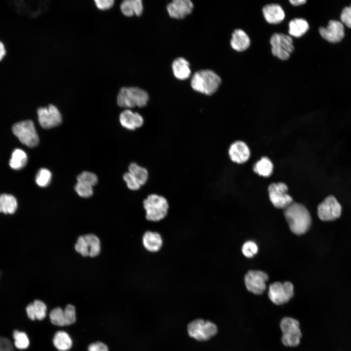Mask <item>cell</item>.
I'll return each mask as SVG.
<instances>
[{
  "label": "cell",
  "instance_id": "1",
  "mask_svg": "<svg viewBox=\"0 0 351 351\" xmlns=\"http://www.w3.org/2000/svg\"><path fill=\"white\" fill-rule=\"evenodd\" d=\"M284 216L291 231L296 235L305 234L312 225L308 210L303 205L292 202L284 210Z\"/></svg>",
  "mask_w": 351,
  "mask_h": 351
},
{
  "label": "cell",
  "instance_id": "2",
  "mask_svg": "<svg viewBox=\"0 0 351 351\" xmlns=\"http://www.w3.org/2000/svg\"><path fill=\"white\" fill-rule=\"evenodd\" d=\"M145 211V218L150 222H157L164 219L168 214L169 204L164 196L151 194L142 201Z\"/></svg>",
  "mask_w": 351,
  "mask_h": 351
},
{
  "label": "cell",
  "instance_id": "3",
  "mask_svg": "<svg viewBox=\"0 0 351 351\" xmlns=\"http://www.w3.org/2000/svg\"><path fill=\"white\" fill-rule=\"evenodd\" d=\"M221 82L220 78L214 72L211 70H202L194 74L191 85L194 90L211 95L217 91Z\"/></svg>",
  "mask_w": 351,
  "mask_h": 351
},
{
  "label": "cell",
  "instance_id": "4",
  "mask_svg": "<svg viewBox=\"0 0 351 351\" xmlns=\"http://www.w3.org/2000/svg\"><path fill=\"white\" fill-rule=\"evenodd\" d=\"M149 100L148 93L136 87H124L119 90L117 97L118 105L123 108L143 107Z\"/></svg>",
  "mask_w": 351,
  "mask_h": 351
},
{
  "label": "cell",
  "instance_id": "5",
  "mask_svg": "<svg viewBox=\"0 0 351 351\" xmlns=\"http://www.w3.org/2000/svg\"><path fill=\"white\" fill-rule=\"evenodd\" d=\"M283 335L281 341L283 345L288 347H296L300 342L302 336L298 321L292 317L283 318L280 324Z\"/></svg>",
  "mask_w": 351,
  "mask_h": 351
},
{
  "label": "cell",
  "instance_id": "6",
  "mask_svg": "<svg viewBox=\"0 0 351 351\" xmlns=\"http://www.w3.org/2000/svg\"><path fill=\"white\" fill-rule=\"evenodd\" d=\"M12 131L23 144L29 147H35L39 144V136L32 120H27L15 124Z\"/></svg>",
  "mask_w": 351,
  "mask_h": 351
},
{
  "label": "cell",
  "instance_id": "7",
  "mask_svg": "<svg viewBox=\"0 0 351 351\" xmlns=\"http://www.w3.org/2000/svg\"><path fill=\"white\" fill-rule=\"evenodd\" d=\"M272 52L273 56L281 60H287L294 50L292 38L282 33L273 35L270 39Z\"/></svg>",
  "mask_w": 351,
  "mask_h": 351
},
{
  "label": "cell",
  "instance_id": "8",
  "mask_svg": "<svg viewBox=\"0 0 351 351\" xmlns=\"http://www.w3.org/2000/svg\"><path fill=\"white\" fill-rule=\"evenodd\" d=\"M216 326L209 321L196 319L188 325L189 335L198 341L210 339L217 333Z\"/></svg>",
  "mask_w": 351,
  "mask_h": 351
},
{
  "label": "cell",
  "instance_id": "9",
  "mask_svg": "<svg viewBox=\"0 0 351 351\" xmlns=\"http://www.w3.org/2000/svg\"><path fill=\"white\" fill-rule=\"evenodd\" d=\"M294 294L292 284L289 281L283 283L275 282L271 284L269 288L268 296L274 304L280 305L289 302Z\"/></svg>",
  "mask_w": 351,
  "mask_h": 351
},
{
  "label": "cell",
  "instance_id": "10",
  "mask_svg": "<svg viewBox=\"0 0 351 351\" xmlns=\"http://www.w3.org/2000/svg\"><path fill=\"white\" fill-rule=\"evenodd\" d=\"M342 214V206L332 195L327 196L317 206L318 217L324 221H331L339 218Z\"/></svg>",
  "mask_w": 351,
  "mask_h": 351
},
{
  "label": "cell",
  "instance_id": "11",
  "mask_svg": "<svg viewBox=\"0 0 351 351\" xmlns=\"http://www.w3.org/2000/svg\"><path fill=\"white\" fill-rule=\"evenodd\" d=\"M287 191L288 187L283 182L273 183L269 185V198L275 207L285 209L293 202L292 198Z\"/></svg>",
  "mask_w": 351,
  "mask_h": 351
},
{
  "label": "cell",
  "instance_id": "12",
  "mask_svg": "<svg viewBox=\"0 0 351 351\" xmlns=\"http://www.w3.org/2000/svg\"><path fill=\"white\" fill-rule=\"evenodd\" d=\"M269 276L264 272L250 270L246 274L244 282L247 289L255 294H262L266 289Z\"/></svg>",
  "mask_w": 351,
  "mask_h": 351
},
{
  "label": "cell",
  "instance_id": "13",
  "mask_svg": "<svg viewBox=\"0 0 351 351\" xmlns=\"http://www.w3.org/2000/svg\"><path fill=\"white\" fill-rule=\"evenodd\" d=\"M39 122L44 129H50L60 125L61 115L58 108L52 104L47 107H40L37 110Z\"/></svg>",
  "mask_w": 351,
  "mask_h": 351
},
{
  "label": "cell",
  "instance_id": "14",
  "mask_svg": "<svg viewBox=\"0 0 351 351\" xmlns=\"http://www.w3.org/2000/svg\"><path fill=\"white\" fill-rule=\"evenodd\" d=\"M319 31L323 39L332 43L339 42L345 35L343 24L337 20L329 21L327 26L320 27Z\"/></svg>",
  "mask_w": 351,
  "mask_h": 351
},
{
  "label": "cell",
  "instance_id": "15",
  "mask_svg": "<svg viewBox=\"0 0 351 351\" xmlns=\"http://www.w3.org/2000/svg\"><path fill=\"white\" fill-rule=\"evenodd\" d=\"M193 7L190 0H174L168 4L167 9L171 17L180 19L190 14Z\"/></svg>",
  "mask_w": 351,
  "mask_h": 351
},
{
  "label": "cell",
  "instance_id": "16",
  "mask_svg": "<svg viewBox=\"0 0 351 351\" xmlns=\"http://www.w3.org/2000/svg\"><path fill=\"white\" fill-rule=\"evenodd\" d=\"M119 119L121 125L130 130L140 128L144 123V119L140 114L129 109L122 111L120 114Z\"/></svg>",
  "mask_w": 351,
  "mask_h": 351
},
{
  "label": "cell",
  "instance_id": "17",
  "mask_svg": "<svg viewBox=\"0 0 351 351\" xmlns=\"http://www.w3.org/2000/svg\"><path fill=\"white\" fill-rule=\"evenodd\" d=\"M229 154L233 161L237 163H243L249 158L250 151L245 142L237 141L230 146Z\"/></svg>",
  "mask_w": 351,
  "mask_h": 351
},
{
  "label": "cell",
  "instance_id": "18",
  "mask_svg": "<svg viewBox=\"0 0 351 351\" xmlns=\"http://www.w3.org/2000/svg\"><path fill=\"white\" fill-rule=\"evenodd\" d=\"M142 245L145 249L152 253L158 252L163 246V239L160 234L156 232L147 231L142 237Z\"/></svg>",
  "mask_w": 351,
  "mask_h": 351
},
{
  "label": "cell",
  "instance_id": "19",
  "mask_svg": "<svg viewBox=\"0 0 351 351\" xmlns=\"http://www.w3.org/2000/svg\"><path fill=\"white\" fill-rule=\"evenodd\" d=\"M266 20L271 24L281 22L285 18V13L280 5L277 4H270L265 5L262 9Z\"/></svg>",
  "mask_w": 351,
  "mask_h": 351
},
{
  "label": "cell",
  "instance_id": "20",
  "mask_svg": "<svg viewBox=\"0 0 351 351\" xmlns=\"http://www.w3.org/2000/svg\"><path fill=\"white\" fill-rule=\"evenodd\" d=\"M231 45L235 50L242 52L247 49L250 45V39L242 29H236L232 34Z\"/></svg>",
  "mask_w": 351,
  "mask_h": 351
},
{
  "label": "cell",
  "instance_id": "21",
  "mask_svg": "<svg viewBox=\"0 0 351 351\" xmlns=\"http://www.w3.org/2000/svg\"><path fill=\"white\" fill-rule=\"evenodd\" d=\"M174 76L180 80L188 78L191 75L189 62L183 58H176L172 63Z\"/></svg>",
  "mask_w": 351,
  "mask_h": 351
},
{
  "label": "cell",
  "instance_id": "22",
  "mask_svg": "<svg viewBox=\"0 0 351 351\" xmlns=\"http://www.w3.org/2000/svg\"><path fill=\"white\" fill-rule=\"evenodd\" d=\"M46 306L40 300H35L26 307L28 317L31 320H42L46 316Z\"/></svg>",
  "mask_w": 351,
  "mask_h": 351
},
{
  "label": "cell",
  "instance_id": "23",
  "mask_svg": "<svg viewBox=\"0 0 351 351\" xmlns=\"http://www.w3.org/2000/svg\"><path fill=\"white\" fill-rule=\"evenodd\" d=\"M120 9L126 16H139L143 11V5L141 0H125L120 4Z\"/></svg>",
  "mask_w": 351,
  "mask_h": 351
},
{
  "label": "cell",
  "instance_id": "24",
  "mask_svg": "<svg viewBox=\"0 0 351 351\" xmlns=\"http://www.w3.org/2000/svg\"><path fill=\"white\" fill-rule=\"evenodd\" d=\"M289 34L295 38L304 35L309 30L308 22L303 19L296 18L291 20L289 24Z\"/></svg>",
  "mask_w": 351,
  "mask_h": 351
},
{
  "label": "cell",
  "instance_id": "25",
  "mask_svg": "<svg viewBox=\"0 0 351 351\" xmlns=\"http://www.w3.org/2000/svg\"><path fill=\"white\" fill-rule=\"evenodd\" d=\"M18 203L16 198L11 195H0V212L5 214H13L17 210Z\"/></svg>",
  "mask_w": 351,
  "mask_h": 351
},
{
  "label": "cell",
  "instance_id": "26",
  "mask_svg": "<svg viewBox=\"0 0 351 351\" xmlns=\"http://www.w3.org/2000/svg\"><path fill=\"white\" fill-rule=\"evenodd\" d=\"M55 347L60 351H66L72 345V339L69 335L64 331L57 332L53 338Z\"/></svg>",
  "mask_w": 351,
  "mask_h": 351
},
{
  "label": "cell",
  "instance_id": "27",
  "mask_svg": "<svg viewBox=\"0 0 351 351\" xmlns=\"http://www.w3.org/2000/svg\"><path fill=\"white\" fill-rule=\"evenodd\" d=\"M27 162V156L21 149H16L12 153L9 161L10 167L14 170H20L23 168Z\"/></svg>",
  "mask_w": 351,
  "mask_h": 351
},
{
  "label": "cell",
  "instance_id": "28",
  "mask_svg": "<svg viewBox=\"0 0 351 351\" xmlns=\"http://www.w3.org/2000/svg\"><path fill=\"white\" fill-rule=\"evenodd\" d=\"M273 164L267 157H262L254 166V171L259 176L268 177L273 171Z\"/></svg>",
  "mask_w": 351,
  "mask_h": 351
},
{
  "label": "cell",
  "instance_id": "29",
  "mask_svg": "<svg viewBox=\"0 0 351 351\" xmlns=\"http://www.w3.org/2000/svg\"><path fill=\"white\" fill-rule=\"evenodd\" d=\"M128 169L129 172L135 177L141 186L146 183L148 179V172L145 168L133 162L130 164Z\"/></svg>",
  "mask_w": 351,
  "mask_h": 351
},
{
  "label": "cell",
  "instance_id": "30",
  "mask_svg": "<svg viewBox=\"0 0 351 351\" xmlns=\"http://www.w3.org/2000/svg\"><path fill=\"white\" fill-rule=\"evenodd\" d=\"M89 249V255L94 257L98 255L100 251V241L94 234H88L84 235Z\"/></svg>",
  "mask_w": 351,
  "mask_h": 351
},
{
  "label": "cell",
  "instance_id": "31",
  "mask_svg": "<svg viewBox=\"0 0 351 351\" xmlns=\"http://www.w3.org/2000/svg\"><path fill=\"white\" fill-rule=\"evenodd\" d=\"M15 347L20 350H24L28 348L29 340L27 334L23 332L15 330L13 333Z\"/></svg>",
  "mask_w": 351,
  "mask_h": 351
},
{
  "label": "cell",
  "instance_id": "32",
  "mask_svg": "<svg viewBox=\"0 0 351 351\" xmlns=\"http://www.w3.org/2000/svg\"><path fill=\"white\" fill-rule=\"evenodd\" d=\"M52 179L51 172L46 168H41L37 174L35 181L37 184L41 187L47 186Z\"/></svg>",
  "mask_w": 351,
  "mask_h": 351
},
{
  "label": "cell",
  "instance_id": "33",
  "mask_svg": "<svg viewBox=\"0 0 351 351\" xmlns=\"http://www.w3.org/2000/svg\"><path fill=\"white\" fill-rule=\"evenodd\" d=\"M78 182L85 184L92 187L95 186L98 181V178L94 173L84 171L77 176Z\"/></svg>",
  "mask_w": 351,
  "mask_h": 351
},
{
  "label": "cell",
  "instance_id": "34",
  "mask_svg": "<svg viewBox=\"0 0 351 351\" xmlns=\"http://www.w3.org/2000/svg\"><path fill=\"white\" fill-rule=\"evenodd\" d=\"M49 317L51 322L57 326H63L65 325L63 310L58 307L50 312Z\"/></svg>",
  "mask_w": 351,
  "mask_h": 351
},
{
  "label": "cell",
  "instance_id": "35",
  "mask_svg": "<svg viewBox=\"0 0 351 351\" xmlns=\"http://www.w3.org/2000/svg\"><path fill=\"white\" fill-rule=\"evenodd\" d=\"M242 252L246 257L251 258L257 253L258 247L254 241H248L243 245Z\"/></svg>",
  "mask_w": 351,
  "mask_h": 351
},
{
  "label": "cell",
  "instance_id": "36",
  "mask_svg": "<svg viewBox=\"0 0 351 351\" xmlns=\"http://www.w3.org/2000/svg\"><path fill=\"white\" fill-rule=\"evenodd\" d=\"M75 189L77 194L82 197H89L93 194V187L78 182L75 186Z\"/></svg>",
  "mask_w": 351,
  "mask_h": 351
},
{
  "label": "cell",
  "instance_id": "37",
  "mask_svg": "<svg viewBox=\"0 0 351 351\" xmlns=\"http://www.w3.org/2000/svg\"><path fill=\"white\" fill-rule=\"evenodd\" d=\"M64 318L65 325L73 324L76 319V310L75 307L69 304L63 310Z\"/></svg>",
  "mask_w": 351,
  "mask_h": 351
},
{
  "label": "cell",
  "instance_id": "38",
  "mask_svg": "<svg viewBox=\"0 0 351 351\" xmlns=\"http://www.w3.org/2000/svg\"><path fill=\"white\" fill-rule=\"evenodd\" d=\"M75 249L77 252L84 256L89 255V249L84 236H79L75 245Z\"/></svg>",
  "mask_w": 351,
  "mask_h": 351
},
{
  "label": "cell",
  "instance_id": "39",
  "mask_svg": "<svg viewBox=\"0 0 351 351\" xmlns=\"http://www.w3.org/2000/svg\"><path fill=\"white\" fill-rule=\"evenodd\" d=\"M128 188L132 191H136L140 189L141 185L135 177L129 172L125 173L123 176Z\"/></svg>",
  "mask_w": 351,
  "mask_h": 351
},
{
  "label": "cell",
  "instance_id": "40",
  "mask_svg": "<svg viewBox=\"0 0 351 351\" xmlns=\"http://www.w3.org/2000/svg\"><path fill=\"white\" fill-rule=\"evenodd\" d=\"M340 19L342 24L351 28V9L350 7H345L340 15Z\"/></svg>",
  "mask_w": 351,
  "mask_h": 351
},
{
  "label": "cell",
  "instance_id": "41",
  "mask_svg": "<svg viewBox=\"0 0 351 351\" xmlns=\"http://www.w3.org/2000/svg\"><path fill=\"white\" fill-rule=\"evenodd\" d=\"M97 7L102 10H107L111 8L114 3L113 0H95Z\"/></svg>",
  "mask_w": 351,
  "mask_h": 351
},
{
  "label": "cell",
  "instance_id": "42",
  "mask_svg": "<svg viewBox=\"0 0 351 351\" xmlns=\"http://www.w3.org/2000/svg\"><path fill=\"white\" fill-rule=\"evenodd\" d=\"M0 351H14L13 345L9 339L0 337Z\"/></svg>",
  "mask_w": 351,
  "mask_h": 351
},
{
  "label": "cell",
  "instance_id": "43",
  "mask_svg": "<svg viewBox=\"0 0 351 351\" xmlns=\"http://www.w3.org/2000/svg\"><path fill=\"white\" fill-rule=\"evenodd\" d=\"M88 351H108L107 346L100 342L91 344L88 347Z\"/></svg>",
  "mask_w": 351,
  "mask_h": 351
},
{
  "label": "cell",
  "instance_id": "44",
  "mask_svg": "<svg viewBox=\"0 0 351 351\" xmlns=\"http://www.w3.org/2000/svg\"><path fill=\"white\" fill-rule=\"evenodd\" d=\"M6 54V50L3 43L0 41V60H1Z\"/></svg>",
  "mask_w": 351,
  "mask_h": 351
},
{
  "label": "cell",
  "instance_id": "45",
  "mask_svg": "<svg viewBox=\"0 0 351 351\" xmlns=\"http://www.w3.org/2000/svg\"><path fill=\"white\" fill-rule=\"evenodd\" d=\"M290 3L294 6H298L306 2V0H290Z\"/></svg>",
  "mask_w": 351,
  "mask_h": 351
},
{
  "label": "cell",
  "instance_id": "46",
  "mask_svg": "<svg viewBox=\"0 0 351 351\" xmlns=\"http://www.w3.org/2000/svg\"><path fill=\"white\" fill-rule=\"evenodd\" d=\"M350 8L351 9V6H350Z\"/></svg>",
  "mask_w": 351,
  "mask_h": 351
}]
</instances>
